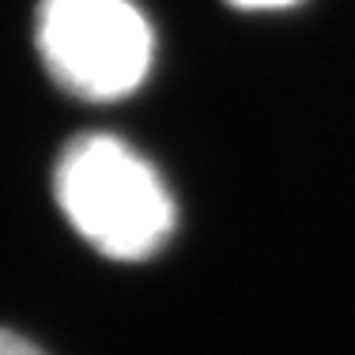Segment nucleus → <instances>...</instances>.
Wrapping results in <instances>:
<instances>
[{"mask_svg":"<svg viewBox=\"0 0 355 355\" xmlns=\"http://www.w3.org/2000/svg\"><path fill=\"white\" fill-rule=\"evenodd\" d=\"M57 205L98 253L144 261L174 234V200L159 171L125 140L95 132L61 151Z\"/></svg>","mask_w":355,"mask_h":355,"instance_id":"1","label":"nucleus"},{"mask_svg":"<svg viewBox=\"0 0 355 355\" xmlns=\"http://www.w3.org/2000/svg\"><path fill=\"white\" fill-rule=\"evenodd\" d=\"M38 49L72 95L121 98L148 80L155 35L132 0H42Z\"/></svg>","mask_w":355,"mask_h":355,"instance_id":"2","label":"nucleus"},{"mask_svg":"<svg viewBox=\"0 0 355 355\" xmlns=\"http://www.w3.org/2000/svg\"><path fill=\"white\" fill-rule=\"evenodd\" d=\"M0 355H46L38 344H31L27 336L12 333V329H0Z\"/></svg>","mask_w":355,"mask_h":355,"instance_id":"3","label":"nucleus"},{"mask_svg":"<svg viewBox=\"0 0 355 355\" xmlns=\"http://www.w3.org/2000/svg\"><path fill=\"white\" fill-rule=\"evenodd\" d=\"M234 8H246V12H276V8H291L299 0H231Z\"/></svg>","mask_w":355,"mask_h":355,"instance_id":"4","label":"nucleus"}]
</instances>
